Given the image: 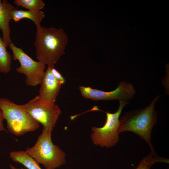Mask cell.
<instances>
[{"label":"cell","mask_w":169,"mask_h":169,"mask_svg":"<svg viewBox=\"0 0 169 169\" xmlns=\"http://www.w3.org/2000/svg\"><path fill=\"white\" fill-rule=\"evenodd\" d=\"M20 105L33 119L42 124L43 129L51 134L61 113L57 105L47 102L37 95L27 103Z\"/></svg>","instance_id":"cell-6"},{"label":"cell","mask_w":169,"mask_h":169,"mask_svg":"<svg viewBox=\"0 0 169 169\" xmlns=\"http://www.w3.org/2000/svg\"><path fill=\"white\" fill-rule=\"evenodd\" d=\"M40 84V88L38 96L47 102L54 104L62 84L55 78L49 65Z\"/></svg>","instance_id":"cell-9"},{"label":"cell","mask_w":169,"mask_h":169,"mask_svg":"<svg viewBox=\"0 0 169 169\" xmlns=\"http://www.w3.org/2000/svg\"><path fill=\"white\" fill-rule=\"evenodd\" d=\"M14 3L17 6H22L28 10H41L45 4L42 0H15Z\"/></svg>","instance_id":"cell-15"},{"label":"cell","mask_w":169,"mask_h":169,"mask_svg":"<svg viewBox=\"0 0 169 169\" xmlns=\"http://www.w3.org/2000/svg\"><path fill=\"white\" fill-rule=\"evenodd\" d=\"M9 166H10V169H25V168H24L22 167L20 168H17L15 167L14 166H13V165L11 164H10Z\"/></svg>","instance_id":"cell-18"},{"label":"cell","mask_w":169,"mask_h":169,"mask_svg":"<svg viewBox=\"0 0 169 169\" xmlns=\"http://www.w3.org/2000/svg\"><path fill=\"white\" fill-rule=\"evenodd\" d=\"M169 169V168H168V169Z\"/></svg>","instance_id":"cell-19"},{"label":"cell","mask_w":169,"mask_h":169,"mask_svg":"<svg viewBox=\"0 0 169 169\" xmlns=\"http://www.w3.org/2000/svg\"><path fill=\"white\" fill-rule=\"evenodd\" d=\"M160 95L156 97L146 107L125 112L120 117L118 133L132 132L144 140L149 146L151 153L156 155L151 142V134L157 120L155 104Z\"/></svg>","instance_id":"cell-1"},{"label":"cell","mask_w":169,"mask_h":169,"mask_svg":"<svg viewBox=\"0 0 169 169\" xmlns=\"http://www.w3.org/2000/svg\"><path fill=\"white\" fill-rule=\"evenodd\" d=\"M44 17V13L41 10L26 11L16 9L13 13L12 19L15 22H18L23 18L29 19L36 25L37 31H39L42 28L41 22Z\"/></svg>","instance_id":"cell-11"},{"label":"cell","mask_w":169,"mask_h":169,"mask_svg":"<svg viewBox=\"0 0 169 169\" xmlns=\"http://www.w3.org/2000/svg\"><path fill=\"white\" fill-rule=\"evenodd\" d=\"M16 9L7 0H0V30L3 33L2 39L7 47L12 43L9 22L12 19L13 11Z\"/></svg>","instance_id":"cell-10"},{"label":"cell","mask_w":169,"mask_h":169,"mask_svg":"<svg viewBox=\"0 0 169 169\" xmlns=\"http://www.w3.org/2000/svg\"><path fill=\"white\" fill-rule=\"evenodd\" d=\"M79 89L84 98L95 100H118L128 102L136 94L133 85L125 81L120 82L116 89L110 91H105L90 87L80 86Z\"/></svg>","instance_id":"cell-8"},{"label":"cell","mask_w":169,"mask_h":169,"mask_svg":"<svg viewBox=\"0 0 169 169\" xmlns=\"http://www.w3.org/2000/svg\"><path fill=\"white\" fill-rule=\"evenodd\" d=\"M119 103L118 109L115 112L112 113L105 112L106 120L102 127H92L91 138L95 145L102 147L110 148L118 143L119 140V117L125 106L129 103L122 100L119 101Z\"/></svg>","instance_id":"cell-5"},{"label":"cell","mask_w":169,"mask_h":169,"mask_svg":"<svg viewBox=\"0 0 169 169\" xmlns=\"http://www.w3.org/2000/svg\"><path fill=\"white\" fill-rule=\"evenodd\" d=\"M9 156L13 161L20 163L27 169H42L39 164L25 151H12Z\"/></svg>","instance_id":"cell-12"},{"label":"cell","mask_w":169,"mask_h":169,"mask_svg":"<svg viewBox=\"0 0 169 169\" xmlns=\"http://www.w3.org/2000/svg\"><path fill=\"white\" fill-rule=\"evenodd\" d=\"M167 158L154 155L150 153L146 156L143 158L140 161L139 165L136 169H151V166L154 164L159 162L166 163Z\"/></svg>","instance_id":"cell-14"},{"label":"cell","mask_w":169,"mask_h":169,"mask_svg":"<svg viewBox=\"0 0 169 169\" xmlns=\"http://www.w3.org/2000/svg\"><path fill=\"white\" fill-rule=\"evenodd\" d=\"M0 108L7 122L9 132L20 136L39 128V123L33 119L20 105L6 98H0Z\"/></svg>","instance_id":"cell-4"},{"label":"cell","mask_w":169,"mask_h":169,"mask_svg":"<svg viewBox=\"0 0 169 169\" xmlns=\"http://www.w3.org/2000/svg\"><path fill=\"white\" fill-rule=\"evenodd\" d=\"M12 50L13 60H18L20 66L16 68L17 72L26 76V84L34 86L40 84L44 73L46 65L32 59L21 48L12 42L8 45Z\"/></svg>","instance_id":"cell-7"},{"label":"cell","mask_w":169,"mask_h":169,"mask_svg":"<svg viewBox=\"0 0 169 169\" xmlns=\"http://www.w3.org/2000/svg\"><path fill=\"white\" fill-rule=\"evenodd\" d=\"M68 38L61 28L42 27L36 31L34 45L36 57L45 65H54L65 53Z\"/></svg>","instance_id":"cell-2"},{"label":"cell","mask_w":169,"mask_h":169,"mask_svg":"<svg viewBox=\"0 0 169 169\" xmlns=\"http://www.w3.org/2000/svg\"><path fill=\"white\" fill-rule=\"evenodd\" d=\"M51 136V133L43 128L34 145L27 147L25 151L45 169H55L66 162L64 152L53 144Z\"/></svg>","instance_id":"cell-3"},{"label":"cell","mask_w":169,"mask_h":169,"mask_svg":"<svg viewBox=\"0 0 169 169\" xmlns=\"http://www.w3.org/2000/svg\"><path fill=\"white\" fill-rule=\"evenodd\" d=\"M7 46L0 37V72L6 74L11 69L12 58L8 51Z\"/></svg>","instance_id":"cell-13"},{"label":"cell","mask_w":169,"mask_h":169,"mask_svg":"<svg viewBox=\"0 0 169 169\" xmlns=\"http://www.w3.org/2000/svg\"><path fill=\"white\" fill-rule=\"evenodd\" d=\"M4 120V118L3 112L0 108V132L2 131H7L3 124V122Z\"/></svg>","instance_id":"cell-17"},{"label":"cell","mask_w":169,"mask_h":169,"mask_svg":"<svg viewBox=\"0 0 169 169\" xmlns=\"http://www.w3.org/2000/svg\"><path fill=\"white\" fill-rule=\"evenodd\" d=\"M51 72L56 79L62 84L65 83V79L61 74L55 68L54 65L50 64Z\"/></svg>","instance_id":"cell-16"}]
</instances>
